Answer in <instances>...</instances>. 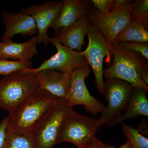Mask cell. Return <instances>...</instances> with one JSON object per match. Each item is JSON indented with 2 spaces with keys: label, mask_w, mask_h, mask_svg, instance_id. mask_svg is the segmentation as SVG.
Listing matches in <instances>:
<instances>
[{
  "label": "cell",
  "mask_w": 148,
  "mask_h": 148,
  "mask_svg": "<svg viewBox=\"0 0 148 148\" xmlns=\"http://www.w3.org/2000/svg\"><path fill=\"white\" fill-rule=\"evenodd\" d=\"M8 117L5 118L0 123V148H2L5 139L7 125L8 123Z\"/></svg>",
  "instance_id": "cell-25"
},
{
  "label": "cell",
  "mask_w": 148,
  "mask_h": 148,
  "mask_svg": "<svg viewBox=\"0 0 148 148\" xmlns=\"http://www.w3.org/2000/svg\"><path fill=\"white\" fill-rule=\"evenodd\" d=\"M2 148H36L32 135H19L8 131Z\"/></svg>",
  "instance_id": "cell-19"
},
{
  "label": "cell",
  "mask_w": 148,
  "mask_h": 148,
  "mask_svg": "<svg viewBox=\"0 0 148 148\" xmlns=\"http://www.w3.org/2000/svg\"><path fill=\"white\" fill-rule=\"evenodd\" d=\"M114 56L112 64L103 71L107 79L117 78L133 88L148 91V68L146 59L140 53L128 50L115 42L109 45Z\"/></svg>",
  "instance_id": "cell-2"
},
{
  "label": "cell",
  "mask_w": 148,
  "mask_h": 148,
  "mask_svg": "<svg viewBox=\"0 0 148 148\" xmlns=\"http://www.w3.org/2000/svg\"><path fill=\"white\" fill-rule=\"evenodd\" d=\"M39 89L47 90L59 98L66 99L71 83V73L51 70L36 73Z\"/></svg>",
  "instance_id": "cell-12"
},
{
  "label": "cell",
  "mask_w": 148,
  "mask_h": 148,
  "mask_svg": "<svg viewBox=\"0 0 148 148\" xmlns=\"http://www.w3.org/2000/svg\"><path fill=\"white\" fill-rule=\"evenodd\" d=\"M133 87L130 84L117 78L107 79L105 82L104 94L108 106L101 114L106 125L117 119L127 108Z\"/></svg>",
  "instance_id": "cell-8"
},
{
  "label": "cell",
  "mask_w": 148,
  "mask_h": 148,
  "mask_svg": "<svg viewBox=\"0 0 148 148\" xmlns=\"http://www.w3.org/2000/svg\"><path fill=\"white\" fill-rule=\"evenodd\" d=\"M91 71L88 63L75 69L71 73V88L66 101L68 106L81 105L84 106L87 112L96 115L102 114L106 106L92 96L88 90L85 79L88 77Z\"/></svg>",
  "instance_id": "cell-7"
},
{
  "label": "cell",
  "mask_w": 148,
  "mask_h": 148,
  "mask_svg": "<svg viewBox=\"0 0 148 148\" xmlns=\"http://www.w3.org/2000/svg\"><path fill=\"white\" fill-rule=\"evenodd\" d=\"M39 89L36 73L26 70L4 76L0 80V109L10 112Z\"/></svg>",
  "instance_id": "cell-3"
},
{
  "label": "cell",
  "mask_w": 148,
  "mask_h": 148,
  "mask_svg": "<svg viewBox=\"0 0 148 148\" xmlns=\"http://www.w3.org/2000/svg\"><path fill=\"white\" fill-rule=\"evenodd\" d=\"M30 61H9L0 58V75L4 76L15 72L32 69Z\"/></svg>",
  "instance_id": "cell-21"
},
{
  "label": "cell",
  "mask_w": 148,
  "mask_h": 148,
  "mask_svg": "<svg viewBox=\"0 0 148 148\" xmlns=\"http://www.w3.org/2000/svg\"><path fill=\"white\" fill-rule=\"evenodd\" d=\"M36 38L33 37L23 43H16L12 40L0 42V58L14 61H30L38 54Z\"/></svg>",
  "instance_id": "cell-14"
},
{
  "label": "cell",
  "mask_w": 148,
  "mask_h": 148,
  "mask_svg": "<svg viewBox=\"0 0 148 148\" xmlns=\"http://www.w3.org/2000/svg\"><path fill=\"white\" fill-rule=\"evenodd\" d=\"M128 1V0H112L111 6V11L123 6Z\"/></svg>",
  "instance_id": "cell-27"
},
{
  "label": "cell",
  "mask_w": 148,
  "mask_h": 148,
  "mask_svg": "<svg viewBox=\"0 0 148 148\" xmlns=\"http://www.w3.org/2000/svg\"><path fill=\"white\" fill-rule=\"evenodd\" d=\"M21 12L32 16L36 21L38 30V35L36 36L37 44L43 43L45 45H47L50 43L51 38L48 35L47 31L54 21L46 14L43 4L34 5L22 8Z\"/></svg>",
  "instance_id": "cell-17"
},
{
  "label": "cell",
  "mask_w": 148,
  "mask_h": 148,
  "mask_svg": "<svg viewBox=\"0 0 148 148\" xmlns=\"http://www.w3.org/2000/svg\"><path fill=\"white\" fill-rule=\"evenodd\" d=\"M110 148H131V145L129 141L127 140L126 142L122 146H121L119 147L116 148L115 147H114L110 146Z\"/></svg>",
  "instance_id": "cell-28"
},
{
  "label": "cell",
  "mask_w": 148,
  "mask_h": 148,
  "mask_svg": "<svg viewBox=\"0 0 148 148\" xmlns=\"http://www.w3.org/2000/svg\"><path fill=\"white\" fill-rule=\"evenodd\" d=\"M1 19L6 29L5 33L2 37V41L12 40L13 36L16 34L32 36L38 33L34 19L27 14L3 11Z\"/></svg>",
  "instance_id": "cell-11"
},
{
  "label": "cell",
  "mask_w": 148,
  "mask_h": 148,
  "mask_svg": "<svg viewBox=\"0 0 148 148\" xmlns=\"http://www.w3.org/2000/svg\"><path fill=\"white\" fill-rule=\"evenodd\" d=\"M89 9L87 2L81 0H65L59 15L51 28L55 33L72 27L80 18L87 16Z\"/></svg>",
  "instance_id": "cell-13"
},
{
  "label": "cell",
  "mask_w": 148,
  "mask_h": 148,
  "mask_svg": "<svg viewBox=\"0 0 148 148\" xmlns=\"http://www.w3.org/2000/svg\"><path fill=\"white\" fill-rule=\"evenodd\" d=\"M59 99L47 90L38 89L10 112L7 130L19 135H32Z\"/></svg>",
  "instance_id": "cell-1"
},
{
  "label": "cell",
  "mask_w": 148,
  "mask_h": 148,
  "mask_svg": "<svg viewBox=\"0 0 148 148\" xmlns=\"http://www.w3.org/2000/svg\"><path fill=\"white\" fill-rule=\"evenodd\" d=\"M81 148H110V145L105 144L98 138H96L92 143Z\"/></svg>",
  "instance_id": "cell-26"
},
{
  "label": "cell",
  "mask_w": 148,
  "mask_h": 148,
  "mask_svg": "<svg viewBox=\"0 0 148 148\" xmlns=\"http://www.w3.org/2000/svg\"><path fill=\"white\" fill-rule=\"evenodd\" d=\"M50 43L56 48V53L48 60H44L38 68L27 71L36 73L42 70H51L72 73L75 69L88 63L84 51H78L71 49L61 44L55 36L51 38Z\"/></svg>",
  "instance_id": "cell-10"
},
{
  "label": "cell",
  "mask_w": 148,
  "mask_h": 148,
  "mask_svg": "<svg viewBox=\"0 0 148 148\" xmlns=\"http://www.w3.org/2000/svg\"><path fill=\"white\" fill-rule=\"evenodd\" d=\"M87 36L88 43L84 50L85 56L94 73L98 91L101 95H104L105 82L103 80V62L106 56L107 62H110L112 54L106 39L90 21Z\"/></svg>",
  "instance_id": "cell-6"
},
{
  "label": "cell",
  "mask_w": 148,
  "mask_h": 148,
  "mask_svg": "<svg viewBox=\"0 0 148 148\" xmlns=\"http://www.w3.org/2000/svg\"><path fill=\"white\" fill-rule=\"evenodd\" d=\"M147 28L143 23L131 17L129 23L116 36L114 42L117 44L131 42H147Z\"/></svg>",
  "instance_id": "cell-18"
},
{
  "label": "cell",
  "mask_w": 148,
  "mask_h": 148,
  "mask_svg": "<svg viewBox=\"0 0 148 148\" xmlns=\"http://www.w3.org/2000/svg\"><path fill=\"white\" fill-rule=\"evenodd\" d=\"M130 16L131 18L142 22L147 27L148 0L134 1V5L130 12Z\"/></svg>",
  "instance_id": "cell-22"
},
{
  "label": "cell",
  "mask_w": 148,
  "mask_h": 148,
  "mask_svg": "<svg viewBox=\"0 0 148 148\" xmlns=\"http://www.w3.org/2000/svg\"><path fill=\"white\" fill-rule=\"evenodd\" d=\"M133 5L134 1H128L123 6L107 14H101L96 9L90 13V23L100 31L109 45L115 42L116 36L129 23Z\"/></svg>",
  "instance_id": "cell-9"
},
{
  "label": "cell",
  "mask_w": 148,
  "mask_h": 148,
  "mask_svg": "<svg viewBox=\"0 0 148 148\" xmlns=\"http://www.w3.org/2000/svg\"><path fill=\"white\" fill-rule=\"evenodd\" d=\"M90 20L85 16L77 21L72 27L55 33L61 44L71 49L82 51L84 39L87 35Z\"/></svg>",
  "instance_id": "cell-15"
},
{
  "label": "cell",
  "mask_w": 148,
  "mask_h": 148,
  "mask_svg": "<svg viewBox=\"0 0 148 148\" xmlns=\"http://www.w3.org/2000/svg\"><path fill=\"white\" fill-rule=\"evenodd\" d=\"M112 0H92L91 2L98 11L103 14H106L111 11Z\"/></svg>",
  "instance_id": "cell-24"
},
{
  "label": "cell",
  "mask_w": 148,
  "mask_h": 148,
  "mask_svg": "<svg viewBox=\"0 0 148 148\" xmlns=\"http://www.w3.org/2000/svg\"><path fill=\"white\" fill-rule=\"evenodd\" d=\"M73 110L66 99L59 98L53 109L32 133L36 148H53L59 144L65 121Z\"/></svg>",
  "instance_id": "cell-5"
},
{
  "label": "cell",
  "mask_w": 148,
  "mask_h": 148,
  "mask_svg": "<svg viewBox=\"0 0 148 148\" xmlns=\"http://www.w3.org/2000/svg\"><path fill=\"white\" fill-rule=\"evenodd\" d=\"M105 125L106 121L102 116L91 118L73 110L65 121L59 143L69 142L78 148L83 147L95 140L98 129Z\"/></svg>",
  "instance_id": "cell-4"
},
{
  "label": "cell",
  "mask_w": 148,
  "mask_h": 148,
  "mask_svg": "<svg viewBox=\"0 0 148 148\" xmlns=\"http://www.w3.org/2000/svg\"><path fill=\"white\" fill-rule=\"evenodd\" d=\"M123 135L129 141L131 148H148V139L143 136L138 129L122 123Z\"/></svg>",
  "instance_id": "cell-20"
},
{
  "label": "cell",
  "mask_w": 148,
  "mask_h": 148,
  "mask_svg": "<svg viewBox=\"0 0 148 148\" xmlns=\"http://www.w3.org/2000/svg\"><path fill=\"white\" fill-rule=\"evenodd\" d=\"M147 91L143 88H133L131 98L127 108L119 118L106 125L111 128L125 121L139 116L148 117V100Z\"/></svg>",
  "instance_id": "cell-16"
},
{
  "label": "cell",
  "mask_w": 148,
  "mask_h": 148,
  "mask_svg": "<svg viewBox=\"0 0 148 148\" xmlns=\"http://www.w3.org/2000/svg\"><path fill=\"white\" fill-rule=\"evenodd\" d=\"M118 44L128 50L140 53V55L146 59H148V44L147 43L138 42H131L119 43Z\"/></svg>",
  "instance_id": "cell-23"
}]
</instances>
